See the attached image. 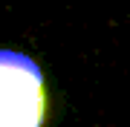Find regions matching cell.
I'll list each match as a JSON object with an SVG mask.
<instances>
[{"mask_svg": "<svg viewBox=\"0 0 130 127\" xmlns=\"http://www.w3.org/2000/svg\"><path fill=\"white\" fill-rule=\"evenodd\" d=\"M46 87L38 64L23 52L0 49V127H43Z\"/></svg>", "mask_w": 130, "mask_h": 127, "instance_id": "obj_1", "label": "cell"}]
</instances>
